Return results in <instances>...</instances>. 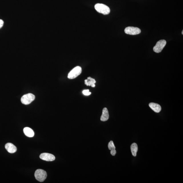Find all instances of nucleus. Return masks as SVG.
<instances>
[{
  "label": "nucleus",
  "instance_id": "14",
  "mask_svg": "<svg viewBox=\"0 0 183 183\" xmlns=\"http://www.w3.org/2000/svg\"><path fill=\"white\" fill-rule=\"evenodd\" d=\"M131 149L132 155L134 156H136L138 150V148L136 143H134L132 144L131 146Z\"/></svg>",
  "mask_w": 183,
  "mask_h": 183
},
{
  "label": "nucleus",
  "instance_id": "8",
  "mask_svg": "<svg viewBox=\"0 0 183 183\" xmlns=\"http://www.w3.org/2000/svg\"><path fill=\"white\" fill-rule=\"evenodd\" d=\"M5 147L7 151L10 153H15L17 151V148L12 143H7L5 145Z\"/></svg>",
  "mask_w": 183,
  "mask_h": 183
},
{
  "label": "nucleus",
  "instance_id": "11",
  "mask_svg": "<svg viewBox=\"0 0 183 183\" xmlns=\"http://www.w3.org/2000/svg\"><path fill=\"white\" fill-rule=\"evenodd\" d=\"M108 149L110 150V153L112 156H115L116 153L115 146L113 141H110L108 145Z\"/></svg>",
  "mask_w": 183,
  "mask_h": 183
},
{
  "label": "nucleus",
  "instance_id": "6",
  "mask_svg": "<svg viewBox=\"0 0 183 183\" xmlns=\"http://www.w3.org/2000/svg\"><path fill=\"white\" fill-rule=\"evenodd\" d=\"M124 32L126 34L131 35H136L140 34L141 31L137 27H128L124 30Z\"/></svg>",
  "mask_w": 183,
  "mask_h": 183
},
{
  "label": "nucleus",
  "instance_id": "12",
  "mask_svg": "<svg viewBox=\"0 0 183 183\" xmlns=\"http://www.w3.org/2000/svg\"><path fill=\"white\" fill-rule=\"evenodd\" d=\"M23 132L25 135L27 137H32L34 135V132L31 128L29 127H26L23 129Z\"/></svg>",
  "mask_w": 183,
  "mask_h": 183
},
{
  "label": "nucleus",
  "instance_id": "13",
  "mask_svg": "<svg viewBox=\"0 0 183 183\" xmlns=\"http://www.w3.org/2000/svg\"><path fill=\"white\" fill-rule=\"evenodd\" d=\"M96 81L95 79L92 78L91 77H88V79H86L85 80V84L87 86H91L92 87H95V85Z\"/></svg>",
  "mask_w": 183,
  "mask_h": 183
},
{
  "label": "nucleus",
  "instance_id": "17",
  "mask_svg": "<svg viewBox=\"0 0 183 183\" xmlns=\"http://www.w3.org/2000/svg\"><path fill=\"white\" fill-rule=\"evenodd\" d=\"M182 34L183 35V31H182Z\"/></svg>",
  "mask_w": 183,
  "mask_h": 183
},
{
  "label": "nucleus",
  "instance_id": "10",
  "mask_svg": "<svg viewBox=\"0 0 183 183\" xmlns=\"http://www.w3.org/2000/svg\"><path fill=\"white\" fill-rule=\"evenodd\" d=\"M109 115L108 110L106 108H105L102 110V114L101 115L100 120L102 121H105L108 120Z\"/></svg>",
  "mask_w": 183,
  "mask_h": 183
},
{
  "label": "nucleus",
  "instance_id": "1",
  "mask_svg": "<svg viewBox=\"0 0 183 183\" xmlns=\"http://www.w3.org/2000/svg\"><path fill=\"white\" fill-rule=\"evenodd\" d=\"M96 10L99 13L107 15L110 12V9L108 6L102 3H97L95 5Z\"/></svg>",
  "mask_w": 183,
  "mask_h": 183
},
{
  "label": "nucleus",
  "instance_id": "7",
  "mask_svg": "<svg viewBox=\"0 0 183 183\" xmlns=\"http://www.w3.org/2000/svg\"><path fill=\"white\" fill-rule=\"evenodd\" d=\"M39 157L42 160L48 162H52L55 160V157L54 155L48 153L41 154Z\"/></svg>",
  "mask_w": 183,
  "mask_h": 183
},
{
  "label": "nucleus",
  "instance_id": "15",
  "mask_svg": "<svg viewBox=\"0 0 183 183\" xmlns=\"http://www.w3.org/2000/svg\"><path fill=\"white\" fill-rule=\"evenodd\" d=\"M83 93L84 95L86 96L89 95L91 94V92H89V90H84L83 92Z\"/></svg>",
  "mask_w": 183,
  "mask_h": 183
},
{
  "label": "nucleus",
  "instance_id": "16",
  "mask_svg": "<svg viewBox=\"0 0 183 183\" xmlns=\"http://www.w3.org/2000/svg\"><path fill=\"white\" fill-rule=\"evenodd\" d=\"M3 23H4V22H3V21L1 19H0V29L2 27L3 25Z\"/></svg>",
  "mask_w": 183,
  "mask_h": 183
},
{
  "label": "nucleus",
  "instance_id": "2",
  "mask_svg": "<svg viewBox=\"0 0 183 183\" xmlns=\"http://www.w3.org/2000/svg\"><path fill=\"white\" fill-rule=\"evenodd\" d=\"M47 176L46 171L42 169L36 170L35 173V178L39 182H43L46 179Z\"/></svg>",
  "mask_w": 183,
  "mask_h": 183
},
{
  "label": "nucleus",
  "instance_id": "3",
  "mask_svg": "<svg viewBox=\"0 0 183 183\" xmlns=\"http://www.w3.org/2000/svg\"><path fill=\"white\" fill-rule=\"evenodd\" d=\"M35 99V96L31 93H28L23 96L21 98V102L25 105L30 104Z\"/></svg>",
  "mask_w": 183,
  "mask_h": 183
},
{
  "label": "nucleus",
  "instance_id": "5",
  "mask_svg": "<svg viewBox=\"0 0 183 183\" xmlns=\"http://www.w3.org/2000/svg\"><path fill=\"white\" fill-rule=\"evenodd\" d=\"M166 43V41L165 40H161L158 41L156 45L154 47V52L157 53H159L162 52L163 49L165 46Z\"/></svg>",
  "mask_w": 183,
  "mask_h": 183
},
{
  "label": "nucleus",
  "instance_id": "9",
  "mask_svg": "<svg viewBox=\"0 0 183 183\" xmlns=\"http://www.w3.org/2000/svg\"><path fill=\"white\" fill-rule=\"evenodd\" d=\"M149 106L152 110L157 113L160 112L162 110V108L160 105L156 103H150L149 104Z\"/></svg>",
  "mask_w": 183,
  "mask_h": 183
},
{
  "label": "nucleus",
  "instance_id": "4",
  "mask_svg": "<svg viewBox=\"0 0 183 183\" xmlns=\"http://www.w3.org/2000/svg\"><path fill=\"white\" fill-rule=\"evenodd\" d=\"M82 72V69L81 67L77 66L70 72L68 75V78L73 79L76 78L80 75Z\"/></svg>",
  "mask_w": 183,
  "mask_h": 183
}]
</instances>
